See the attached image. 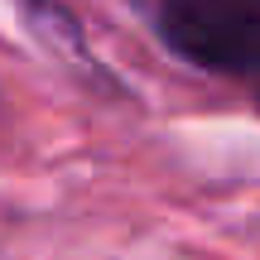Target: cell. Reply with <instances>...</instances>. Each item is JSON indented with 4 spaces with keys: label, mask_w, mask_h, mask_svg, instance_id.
<instances>
[{
    "label": "cell",
    "mask_w": 260,
    "mask_h": 260,
    "mask_svg": "<svg viewBox=\"0 0 260 260\" xmlns=\"http://www.w3.org/2000/svg\"><path fill=\"white\" fill-rule=\"evenodd\" d=\"M159 34L212 73H260V0H159Z\"/></svg>",
    "instance_id": "6da1fadb"
}]
</instances>
